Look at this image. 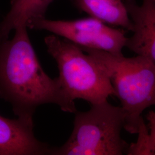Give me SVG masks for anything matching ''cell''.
Returning <instances> with one entry per match:
<instances>
[{
	"label": "cell",
	"instance_id": "obj_9",
	"mask_svg": "<svg viewBox=\"0 0 155 155\" xmlns=\"http://www.w3.org/2000/svg\"><path fill=\"white\" fill-rule=\"evenodd\" d=\"M80 11L106 24L132 31V22L122 0H71Z\"/></svg>",
	"mask_w": 155,
	"mask_h": 155
},
{
	"label": "cell",
	"instance_id": "obj_4",
	"mask_svg": "<svg viewBox=\"0 0 155 155\" xmlns=\"http://www.w3.org/2000/svg\"><path fill=\"white\" fill-rule=\"evenodd\" d=\"M45 43L48 52L57 63L58 78L72 100L82 99L94 105L114 95L105 71L78 45L54 34L46 36Z\"/></svg>",
	"mask_w": 155,
	"mask_h": 155
},
{
	"label": "cell",
	"instance_id": "obj_3",
	"mask_svg": "<svg viewBox=\"0 0 155 155\" xmlns=\"http://www.w3.org/2000/svg\"><path fill=\"white\" fill-rule=\"evenodd\" d=\"M74 129L66 143L53 148L52 155H122L129 145L122 139L125 114L107 101L75 113Z\"/></svg>",
	"mask_w": 155,
	"mask_h": 155
},
{
	"label": "cell",
	"instance_id": "obj_1",
	"mask_svg": "<svg viewBox=\"0 0 155 155\" xmlns=\"http://www.w3.org/2000/svg\"><path fill=\"white\" fill-rule=\"evenodd\" d=\"M15 32L11 40L0 43V98L11 104L17 118L32 125L36 108L45 104L75 113L74 100L59 78L52 79L41 66L28 28L19 27Z\"/></svg>",
	"mask_w": 155,
	"mask_h": 155
},
{
	"label": "cell",
	"instance_id": "obj_8",
	"mask_svg": "<svg viewBox=\"0 0 155 155\" xmlns=\"http://www.w3.org/2000/svg\"><path fill=\"white\" fill-rule=\"evenodd\" d=\"M55 0H11V9L0 22V43L9 39L19 27L29 28L33 22L45 18L46 12Z\"/></svg>",
	"mask_w": 155,
	"mask_h": 155
},
{
	"label": "cell",
	"instance_id": "obj_11",
	"mask_svg": "<svg viewBox=\"0 0 155 155\" xmlns=\"http://www.w3.org/2000/svg\"><path fill=\"white\" fill-rule=\"evenodd\" d=\"M152 1H153V2L155 4V0H152Z\"/></svg>",
	"mask_w": 155,
	"mask_h": 155
},
{
	"label": "cell",
	"instance_id": "obj_6",
	"mask_svg": "<svg viewBox=\"0 0 155 155\" xmlns=\"http://www.w3.org/2000/svg\"><path fill=\"white\" fill-rule=\"evenodd\" d=\"M124 2L133 25L125 47L155 65V4L152 0H143L140 5L135 0Z\"/></svg>",
	"mask_w": 155,
	"mask_h": 155
},
{
	"label": "cell",
	"instance_id": "obj_10",
	"mask_svg": "<svg viewBox=\"0 0 155 155\" xmlns=\"http://www.w3.org/2000/svg\"><path fill=\"white\" fill-rule=\"evenodd\" d=\"M146 120L149 134L139 155H155V110L150 111L146 115Z\"/></svg>",
	"mask_w": 155,
	"mask_h": 155
},
{
	"label": "cell",
	"instance_id": "obj_7",
	"mask_svg": "<svg viewBox=\"0 0 155 155\" xmlns=\"http://www.w3.org/2000/svg\"><path fill=\"white\" fill-rule=\"evenodd\" d=\"M52 149L35 137L33 125L0 116V155H51Z\"/></svg>",
	"mask_w": 155,
	"mask_h": 155
},
{
	"label": "cell",
	"instance_id": "obj_2",
	"mask_svg": "<svg viewBox=\"0 0 155 155\" xmlns=\"http://www.w3.org/2000/svg\"><path fill=\"white\" fill-rule=\"evenodd\" d=\"M105 71L125 114L124 129L130 134L148 130L142 114L155 106V65L147 58H126L80 47Z\"/></svg>",
	"mask_w": 155,
	"mask_h": 155
},
{
	"label": "cell",
	"instance_id": "obj_5",
	"mask_svg": "<svg viewBox=\"0 0 155 155\" xmlns=\"http://www.w3.org/2000/svg\"><path fill=\"white\" fill-rule=\"evenodd\" d=\"M29 29L47 31L80 47L102 50L117 55H123L127 40L124 29L112 28L90 16L74 20L45 18L33 22Z\"/></svg>",
	"mask_w": 155,
	"mask_h": 155
}]
</instances>
